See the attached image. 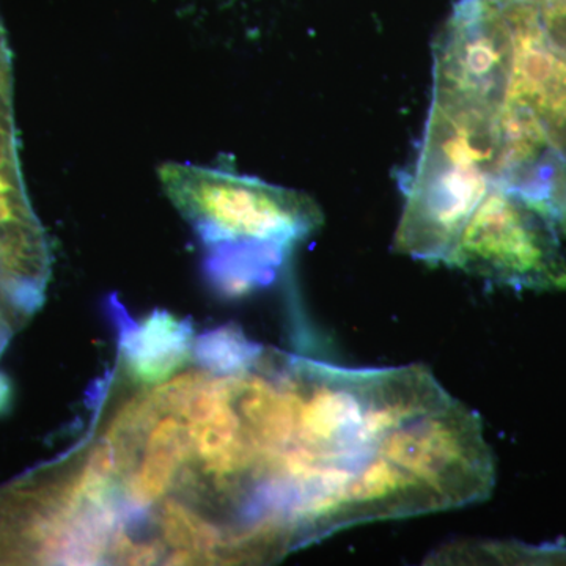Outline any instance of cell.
Masks as SVG:
<instances>
[{
	"mask_svg": "<svg viewBox=\"0 0 566 566\" xmlns=\"http://www.w3.org/2000/svg\"><path fill=\"white\" fill-rule=\"evenodd\" d=\"M159 181L170 202L210 251L216 289L240 296L273 281L294 245L322 227L307 193L214 167L164 163Z\"/></svg>",
	"mask_w": 566,
	"mask_h": 566,
	"instance_id": "obj_1",
	"label": "cell"
},
{
	"mask_svg": "<svg viewBox=\"0 0 566 566\" xmlns=\"http://www.w3.org/2000/svg\"><path fill=\"white\" fill-rule=\"evenodd\" d=\"M501 109L433 95L394 238V252L444 263L472 211L495 182Z\"/></svg>",
	"mask_w": 566,
	"mask_h": 566,
	"instance_id": "obj_2",
	"label": "cell"
},
{
	"mask_svg": "<svg viewBox=\"0 0 566 566\" xmlns=\"http://www.w3.org/2000/svg\"><path fill=\"white\" fill-rule=\"evenodd\" d=\"M560 234L516 193L493 185L458 234L446 264L497 285L566 292Z\"/></svg>",
	"mask_w": 566,
	"mask_h": 566,
	"instance_id": "obj_3",
	"label": "cell"
},
{
	"mask_svg": "<svg viewBox=\"0 0 566 566\" xmlns=\"http://www.w3.org/2000/svg\"><path fill=\"white\" fill-rule=\"evenodd\" d=\"M378 453L433 494L444 510L486 501L495 461L480 417L455 398L395 428Z\"/></svg>",
	"mask_w": 566,
	"mask_h": 566,
	"instance_id": "obj_4",
	"label": "cell"
},
{
	"mask_svg": "<svg viewBox=\"0 0 566 566\" xmlns=\"http://www.w3.org/2000/svg\"><path fill=\"white\" fill-rule=\"evenodd\" d=\"M566 237V159L527 107L505 99L497 114L495 182Z\"/></svg>",
	"mask_w": 566,
	"mask_h": 566,
	"instance_id": "obj_5",
	"label": "cell"
},
{
	"mask_svg": "<svg viewBox=\"0 0 566 566\" xmlns=\"http://www.w3.org/2000/svg\"><path fill=\"white\" fill-rule=\"evenodd\" d=\"M512 36L506 99L527 107L558 150L566 145V55L554 46L527 0H491Z\"/></svg>",
	"mask_w": 566,
	"mask_h": 566,
	"instance_id": "obj_6",
	"label": "cell"
},
{
	"mask_svg": "<svg viewBox=\"0 0 566 566\" xmlns=\"http://www.w3.org/2000/svg\"><path fill=\"white\" fill-rule=\"evenodd\" d=\"M191 326L156 311L145 322L122 331L126 371L139 385H163L191 354Z\"/></svg>",
	"mask_w": 566,
	"mask_h": 566,
	"instance_id": "obj_7",
	"label": "cell"
},
{
	"mask_svg": "<svg viewBox=\"0 0 566 566\" xmlns=\"http://www.w3.org/2000/svg\"><path fill=\"white\" fill-rule=\"evenodd\" d=\"M140 442L144 450L136 468L125 476V494L136 509H147L172 490L178 472L188 464V424L178 412H166Z\"/></svg>",
	"mask_w": 566,
	"mask_h": 566,
	"instance_id": "obj_8",
	"label": "cell"
},
{
	"mask_svg": "<svg viewBox=\"0 0 566 566\" xmlns=\"http://www.w3.org/2000/svg\"><path fill=\"white\" fill-rule=\"evenodd\" d=\"M164 542L174 547L169 564L219 560L226 549L223 534L210 521L178 501H167L159 515Z\"/></svg>",
	"mask_w": 566,
	"mask_h": 566,
	"instance_id": "obj_9",
	"label": "cell"
},
{
	"mask_svg": "<svg viewBox=\"0 0 566 566\" xmlns=\"http://www.w3.org/2000/svg\"><path fill=\"white\" fill-rule=\"evenodd\" d=\"M197 356L208 370L214 374L237 375L251 370L260 359L262 348L245 340L244 335L233 327H222L203 335L197 342Z\"/></svg>",
	"mask_w": 566,
	"mask_h": 566,
	"instance_id": "obj_10",
	"label": "cell"
},
{
	"mask_svg": "<svg viewBox=\"0 0 566 566\" xmlns=\"http://www.w3.org/2000/svg\"><path fill=\"white\" fill-rule=\"evenodd\" d=\"M534 7L546 35L566 55V2L564 0H527Z\"/></svg>",
	"mask_w": 566,
	"mask_h": 566,
	"instance_id": "obj_11",
	"label": "cell"
},
{
	"mask_svg": "<svg viewBox=\"0 0 566 566\" xmlns=\"http://www.w3.org/2000/svg\"><path fill=\"white\" fill-rule=\"evenodd\" d=\"M562 155H564V156H565V159H566V145H565L564 150H562Z\"/></svg>",
	"mask_w": 566,
	"mask_h": 566,
	"instance_id": "obj_12",
	"label": "cell"
},
{
	"mask_svg": "<svg viewBox=\"0 0 566 566\" xmlns=\"http://www.w3.org/2000/svg\"><path fill=\"white\" fill-rule=\"evenodd\" d=\"M564 2H566V0H564Z\"/></svg>",
	"mask_w": 566,
	"mask_h": 566,
	"instance_id": "obj_13",
	"label": "cell"
}]
</instances>
